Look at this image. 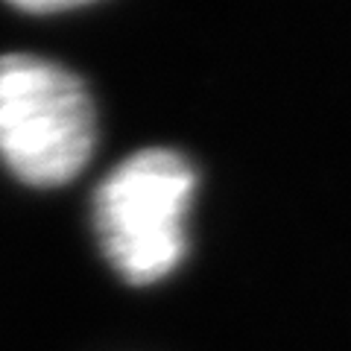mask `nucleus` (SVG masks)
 I'll use <instances>...</instances> for the list:
<instances>
[{"mask_svg": "<svg viewBox=\"0 0 351 351\" xmlns=\"http://www.w3.org/2000/svg\"><path fill=\"white\" fill-rule=\"evenodd\" d=\"M94 149V106L80 76L47 59L0 56V158L36 188L64 184Z\"/></svg>", "mask_w": 351, "mask_h": 351, "instance_id": "f257e3e1", "label": "nucleus"}, {"mask_svg": "<svg viewBox=\"0 0 351 351\" xmlns=\"http://www.w3.org/2000/svg\"><path fill=\"white\" fill-rule=\"evenodd\" d=\"M193 167L173 149H141L100 184L94 226L114 269L132 284L170 276L184 255Z\"/></svg>", "mask_w": 351, "mask_h": 351, "instance_id": "f03ea898", "label": "nucleus"}, {"mask_svg": "<svg viewBox=\"0 0 351 351\" xmlns=\"http://www.w3.org/2000/svg\"><path fill=\"white\" fill-rule=\"evenodd\" d=\"M12 3L21 6V9H29V12H53V9L82 3V0H12Z\"/></svg>", "mask_w": 351, "mask_h": 351, "instance_id": "7ed1b4c3", "label": "nucleus"}]
</instances>
